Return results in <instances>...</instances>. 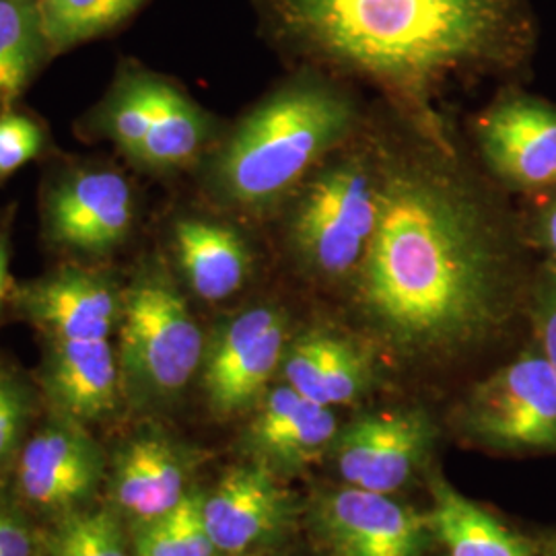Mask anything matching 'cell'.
I'll return each instance as SVG.
<instances>
[{
	"label": "cell",
	"instance_id": "obj_23",
	"mask_svg": "<svg viewBox=\"0 0 556 556\" xmlns=\"http://www.w3.org/2000/svg\"><path fill=\"white\" fill-rule=\"evenodd\" d=\"M160 75L128 66L100 105L96 126L128 160H139L157 114Z\"/></svg>",
	"mask_w": 556,
	"mask_h": 556
},
{
	"label": "cell",
	"instance_id": "obj_6",
	"mask_svg": "<svg viewBox=\"0 0 556 556\" xmlns=\"http://www.w3.org/2000/svg\"><path fill=\"white\" fill-rule=\"evenodd\" d=\"M480 441L501 450H556V374L538 351L482 381L466 410Z\"/></svg>",
	"mask_w": 556,
	"mask_h": 556
},
{
	"label": "cell",
	"instance_id": "obj_30",
	"mask_svg": "<svg viewBox=\"0 0 556 556\" xmlns=\"http://www.w3.org/2000/svg\"><path fill=\"white\" fill-rule=\"evenodd\" d=\"M34 540L25 519L0 493V556H31Z\"/></svg>",
	"mask_w": 556,
	"mask_h": 556
},
{
	"label": "cell",
	"instance_id": "obj_33",
	"mask_svg": "<svg viewBox=\"0 0 556 556\" xmlns=\"http://www.w3.org/2000/svg\"><path fill=\"white\" fill-rule=\"evenodd\" d=\"M551 556H556V548L553 551V553H551Z\"/></svg>",
	"mask_w": 556,
	"mask_h": 556
},
{
	"label": "cell",
	"instance_id": "obj_17",
	"mask_svg": "<svg viewBox=\"0 0 556 556\" xmlns=\"http://www.w3.org/2000/svg\"><path fill=\"white\" fill-rule=\"evenodd\" d=\"M186 495L184 459L167 439L142 435L119 452L112 480L119 514L144 523L169 514Z\"/></svg>",
	"mask_w": 556,
	"mask_h": 556
},
{
	"label": "cell",
	"instance_id": "obj_22",
	"mask_svg": "<svg viewBox=\"0 0 556 556\" xmlns=\"http://www.w3.org/2000/svg\"><path fill=\"white\" fill-rule=\"evenodd\" d=\"M48 52L38 0H0V112L20 100Z\"/></svg>",
	"mask_w": 556,
	"mask_h": 556
},
{
	"label": "cell",
	"instance_id": "obj_8",
	"mask_svg": "<svg viewBox=\"0 0 556 556\" xmlns=\"http://www.w3.org/2000/svg\"><path fill=\"white\" fill-rule=\"evenodd\" d=\"M46 238L80 254H110L128 239L137 220L130 181L110 167L62 172L43 199Z\"/></svg>",
	"mask_w": 556,
	"mask_h": 556
},
{
	"label": "cell",
	"instance_id": "obj_31",
	"mask_svg": "<svg viewBox=\"0 0 556 556\" xmlns=\"http://www.w3.org/2000/svg\"><path fill=\"white\" fill-rule=\"evenodd\" d=\"M538 239L544 252L553 260V270H556V194L540 211Z\"/></svg>",
	"mask_w": 556,
	"mask_h": 556
},
{
	"label": "cell",
	"instance_id": "obj_10",
	"mask_svg": "<svg viewBox=\"0 0 556 556\" xmlns=\"http://www.w3.org/2000/svg\"><path fill=\"white\" fill-rule=\"evenodd\" d=\"M337 441L338 470L346 484L390 495L427 456L433 427L417 410H390L357 418Z\"/></svg>",
	"mask_w": 556,
	"mask_h": 556
},
{
	"label": "cell",
	"instance_id": "obj_13",
	"mask_svg": "<svg viewBox=\"0 0 556 556\" xmlns=\"http://www.w3.org/2000/svg\"><path fill=\"white\" fill-rule=\"evenodd\" d=\"M425 519L394 498L346 486L321 501L318 526L334 556H418Z\"/></svg>",
	"mask_w": 556,
	"mask_h": 556
},
{
	"label": "cell",
	"instance_id": "obj_21",
	"mask_svg": "<svg viewBox=\"0 0 556 556\" xmlns=\"http://www.w3.org/2000/svg\"><path fill=\"white\" fill-rule=\"evenodd\" d=\"M211 122L176 85L161 79L157 114L137 163L167 172L190 165L208 140Z\"/></svg>",
	"mask_w": 556,
	"mask_h": 556
},
{
	"label": "cell",
	"instance_id": "obj_7",
	"mask_svg": "<svg viewBox=\"0 0 556 556\" xmlns=\"http://www.w3.org/2000/svg\"><path fill=\"white\" fill-rule=\"evenodd\" d=\"M287 351V319L273 305H256L227 319L204 351L202 381L211 410L236 417L252 408Z\"/></svg>",
	"mask_w": 556,
	"mask_h": 556
},
{
	"label": "cell",
	"instance_id": "obj_4",
	"mask_svg": "<svg viewBox=\"0 0 556 556\" xmlns=\"http://www.w3.org/2000/svg\"><path fill=\"white\" fill-rule=\"evenodd\" d=\"M122 394L161 404L181 394L204 361V337L178 282L160 260L140 266L119 319Z\"/></svg>",
	"mask_w": 556,
	"mask_h": 556
},
{
	"label": "cell",
	"instance_id": "obj_3",
	"mask_svg": "<svg viewBox=\"0 0 556 556\" xmlns=\"http://www.w3.org/2000/svg\"><path fill=\"white\" fill-rule=\"evenodd\" d=\"M355 126V108L324 80H293L241 119L211 169L220 199L262 211L287 197Z\"/></svg>",
	"mask_w": 556,
	"mask_h": 556
},
{
	"label": "cell",
	"instance_id": "obj_26",
	"mask_svg": "<svg viewBox=\"0 0 556 556\" xmlns=\"http://www.w3.org/2000/svg\"><path fill=\"white\" fill-rule=\"evenodd\" d=\"M48 556H132L110 511H71L48 536Z\"/></svg>",
	"mask_w": 556,
	"mask_h": 556
},
{
	"label": "cell",
	"instance_id": "obj_18",
	"mask_svg": "<svg viewBox=\"0 0 556 556\" xmlns=\"http://www.w3.org/2000/svg\"><path fill=\"white\" fill-rule=\"evenodd\" d=\"M282 376L301 396L332 408L357 400L369 383L371 369L355 342L312 330L285 351Z\"/></svg>",
	"mask_w": 556,
	"mask_h": 556
},
{
	"label": "cell",
	"instance_id": "obj_32",
	"mask_svg": "<svg viewBox=\"0 0 556 556\" xmlns=\"http://www.w3.org/2000/svg\"><path fill=\"white\" fill-rule=\"evenodd\" d=\"M9 291H11V285H9V248H7V239L0 233V309L9 298Z\"/></svg>",
	"mask_w": 556,
	"mask_h": 556
},
{
	"label": "cell",
	"instance_id": "obj_11",
	"mask_svg": "<svg viewBox=\"0 0 556 556\" xmlns=\"http://www.w3.org/2000/svg\"><path fill=\"white\" fill-rule=\"evenodd\" d=\"M101 477L100 447L77 420L60 417L21 450V495L43 511L71 514L93 495Z\"/></svg>",
	"mask_w": 556,
	"mask_h": 556
},
{
	"label": "cell",
	"instance_id": "obj_12",
	"mask_svg": "<svg viewBox=\"0 0 556 556\" xmlns=\"http://www.w3.org/2000/svg\"><path fill=\"white\" fill-rule=\"evenodd\" d=\"M478 142L498 178L517 188L556 186V108L511 96L478 119Z\"/></svg>",
	"mask_w": 556,
	"mask_h": 556
},
{
	"label": "cell",
	"instance_id": "obj_28",
	"mask_svg": "<svg viewBox=\"0 0 556 556\" xmlns=\"http://www.w3.org/2000/svg\"><path fill=\"white\" fill-rule=\"evenodd\" d=\"M31 413L27 386L15 369L0 363V464L15 452Z\"/></svg>",
	"mask_w": 556,
	"mask_h": 556
},
{
	"label": "cell",
	"instance_id": "obj_27",
	"mask_svg": "<svg viewBox=\"0 0 556 556\" xmlns=\"http://www.w3.org/2000/svg\"><path fill=\"white\" fill-rule=\"evenodd\" d=\"M46 147V132L25 114L0 112V179L13 176L36 160Z\"/></svg>",
	"mask_w": 556,
	"mask_h": 556
},
{
	"label": "cell",
	"instance_id": "obj_5",
	"mask_svg": "<svg viewBox=\"0 0 556 556\" xmlns=\"http://www.w3.org/2000/svg\"><path fill=\"white\" fill-rule=\"evenodd\" d=\"M381 157L351 153L321 167L299 197L289 238L299 260L319 277H353L374 238Z\"/></svg>",
	"mask_w": 556,
	"mask_h": 556
},
{
	"label": "cell",
	"instance_id": "obj_16",
	"mask_svg": "<svg viewBox=\"0 0 556 556\" xmlns=\"http://www.w3.org/2000/svg\"><path fill=\"white\" fill-rule=\"evenodd\" d=\"M337 415L282 383L270 390L248 429V445L268 468H301L337 438Z\"/></svg>",
	"mask_w": 556,
	"mask_h": 556
},
{
	"label": "cell",
	"instance_id": "obj_2",
	"mask_svg": "<svg viewBox=\"0 0 556 556\" xmlns=\"http://www.w3.org/2000/svg\"><path fill=\"white\" fill-rule=\"evenodd\" d=\"M273 36L299 56L402 100L519 59L530 25L519 0H258Z\"/></svg>",
	"mask_w": 556,
	"mask_h": 556
},
{
	"label": "cell",
	"instance_id": "obj_24",
	"mask_svg": "<svg viewBox=\"0 0 556 556\" xmlns=\"http://www.w3.org/2000/svg\"><path fill=\"white\" fill-rule=\"evenodd\" d=\"M147 0H38L50 54L100 38L135 15Z\"/></svg>",
	"mask_w": 556,
	"mask_h": 556
},
{
	"label": "cell",
	"instance_id": "obj_19",
	"mask_svg": "<svg viewBox=\"0 0 556 556\" xmlns=\"http://www.w3.org/2000/svg\"><path fill=\"white\" fill-rule=\"evenodd\" d=\"M174 248L188 287L204 301L236 295L252 270L243 238L219 220L186 217L174 227Z\"/></svg>",
	"mask_w": 556,
	"mask_h": 556
},
{
	"label": "cell",
	"instance_id": "obj_29",
	"mask_svg": "<svg viewBox=\"0 0 556 556\" xmlns=\"http://www.w3.org/2000/svg\"><path fill=\"white\" fill-rule=\"evenodd\" d=\"M534 324L542 355L551 363L556 374V270L538 287L534 305Z\"/></svg>",
	"mask_w": 556,
	"mask_h": 556
},
{
	"label": "cell",
	"instance_id": "obj_1",
	"mask_svg": "<svg viewBox=\"0 0 556 556\" xmlns=\"http://www.w3.org/2000/svg\"><path fill=\"white\" fill-rule=\"evenodd\" d=\"M353 277L363 316L413 357L466 349L505 312L497 223L464 179L422 157H381L378 225Z\"/></svg>",
	"mask_w": 556,
	"mask_h": 556
},
{
	"label": "cell",
	"instance_id": "obj_9",
	"mask_svg": "<svg viewBox=\"0 0 556 556\" xmlns=\"http://www.w3.org/2000/svg\"><path fill=\"white\" fill-rule=\"evenodd\" d=\"M15 305L50 342L108 340L119 326L124 291L105 270L62 266L21 285Z\"/></svg>",
	"mask_w": 556,
	"mask_h": 556
},
{
	"label": "cell",
	"instance_id": "obj_25",
	"mask_svg": "<svg viewBox=\"0 0 556 556\" xmlns=\"http://www.w3.org/2000/svg\"><path fill=\"white\" fill-rule=\"evenodd\" d=\"M202 501V495H186L169 514L137 523L132 556H215Z\"/></svg>",
	"mask_w": 556,
	"mask_h": 556
},
{
	"label": "cell",
	"instance_id": "obj_14",
	"mask_svg": "<svg viewBox=\"0 0 556 556\" xmlns=\"http://www.w3.org/2000/svg\"><path fill=\"white\" fill-rule=\"evenodd\" d=\"M202 516L217 553L243 555L282 530L289 498L266 464H245L220 478L202 501Z\"/></svg>",
	"mask_w": 556,
	"mask_h": 556
},
{
	"label": "cell",
	"instance_id": "obj_20",
	"mask_svg": "<svg viewBox=\"0 0 556 556\" xmlns=\"http://www.w3.org/2000/svg\"><path fill=\"white\" fill-rule=\"evenodd\" d=\"M429 523L447 546L450 556H534L526 538L505 528L443 480L433 484V514Z\"/></svg>",
	"mask_w": 556,
	"mask_h": 556
},
{
	"label": "cell",
	"instance_id": "obj_15",
	"mask_svg": "<svg viewBox=\"0 0 556 556\" xmlns=\"http://www.w3.org/2000/svg\"><path fill=\"white\" fill-rule=\"evenodd\" d=\"M41 388L60 417H108L122 396L118 351L108 340H56L41 365Z\"/></svg>",
	"mask_w": 556,
	"mask_h": 556
}]
</instances>
